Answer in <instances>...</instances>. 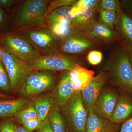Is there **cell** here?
Segmentation results:
<instances>
[{
  "label": "cell",
  "mask_w": 132,
  "mask_h": 132,
  "mask_svg": "<svg viewBox=\"0 0 132 132\" xmlns=\"http://www.w3.org/2000/svg\"><path fill=\"white\" fill-rule=\"evenodd\" d=\"M36 130L38 132H53L48 117L45 120L41 121Z\"/></svg>",
  "instance_id": "obj_34"
},
{
  "label": "cell",
  "mask_w": 132,
  "mask_h": 132,
  "mask_svg": "<svg viewBox=\"0 0 132 132\" xmlns=\"http://www.w3.org/2000/svg\"><path fill=\"white\" fill-rule=\"evenodd\" d=\"M1 59L5 67L11 83L12 90H20L28 76L33 71L28 62L17 58L0 45Z\"/></svg>",
  "instance_id": "obj_5"
},
{
  "label": "cell",
  "mask_w": 132,
  "mask_h": 132,
  "mask_svg": "<svg viewBox=\"0 0 132 132\" xmlns=\"http://www.w3.org/2000/svg\"><path fill=\"white\" fill-rule=\"evenodd\" d=\"M128 54L130 62H131L132 66V51L128 52Z\"/></svg>",
  "instance_id": "obj_39"
},
{
  "label": "cell",
  "mask_w": 132,
  "mask_h": 132,
  "mask_svg": "<svg viewBox=\"0 0 132 132\" xmlns=\"http://www.w3.org/2000/svg\"><path fill=\"white\" fill-rule=\"evenodd\" d=\"M93 44L83 36L80 31L73 28L68 35L61 39L59 52L75 58V55L87 51Z\"/></svg>",
  "instance_id": "obj_9"
},
{
  "label": "cell",
  "mask_w": 132,
  "mask_h": 132,
  "mask_svg": "<svg viewBox=\"0 0 132 132\" xmlns=\"http://www.w3.org/2000/svg\"><path fill=\"white\" fill-rule=\"evenodd\" d=\"M53 132H69L65 119L60 108L54 101L48 116Z\"/></svg>",
  "instance_id": "obj_21"
},
{
  "label": "cell",
  "mask_w": 132,
  "mask_h": 132,
  "mask_svg": "<svg viewBox=\"0 0 132 132\" xmlns=\"http://www.w3.org/2000/svg\"><path fill=\"white\" fill-rule=\"evenodd\" d=\"M76 1L74 0H60V1H52L48 10V14L53 10L61 7L66 6H72ZM47 16V15H46Z\"/></svg>",
  "instance_id": "obj_29"
},
{
  "label": "cell",
  "mask_w": 132,
  "mask_h": 132,
  "mask_svg": "<svg viewBox=\"0 0 132 132\" xmlns=\"http://www.w3.org/2000/svg\"><path fill=\"white\" fill-rule=\"evenodd\" d=\"M17 33L28 41L41 56L59 52L61 39L54 35L47 27L29 29Z\"/></svg>",
  "instance_id": "obj_3"
},
{
  "label": "cell",
  "mask_w": 132,
  "mask_h": 132,
  "mask_svg": "<svg viewBox=\"0 0 132 132\" xmlns=\"http://www.w3.org/2000/svg\"><path fill=\"white\" fill-rule=\"evenodd\" d=\"M98 7L105 10L114 11L117 13L121 9L120 3L119 1L115 0L100 1Z\"/></svg>",
  "instance_id": "obj_26"
},
{
  "label": "cell",
  "mask_w": 132,
  "mask_h": 132,
  "mask_svg": "<svg viewBox=\"0 0 132 132\" xmlns=\"http://www.w3.org/2000/svg\"><path fill=\"white\" fill-rule=\"evenodd\" d=\"M115 26L122 46L127 52L132 51V16L121 9Z\"/></svg>",
  "instance_id": "obj_13"
},
{
  "label": "cell",
  "mask_w": 132,
  "mask_h": 132,
  "mask_svg": "<svg viewBox=\"0 0 132 132\" xmlns=\"http://www.w3.org/2000/svg\"><path fill=\"white\" fill-rule=\"evenodd\" d=\"M76 63H78L76 58L58 52L47 56H41L29 64L34 70L56 72L70 71Z\"/></svg>",
  "instance_id": "obj_8"
},
{
  "label": "cell",
  "mask_w": 132,
  "mask_h": 132,
  "mask_svg": "<svg viewBox=\"0 0 132 132\" xmlns=\"http://www.w3.org/2000/svg\"><path fill=\"white\" fill-rule=\"evenodd\" d=\"M100 1L97 0H79L72 5V7L78 9H87L91 7L98 6Z\"/></svg>",
  "instance_id": "obj_27"
},
{
  "label": "cell",
  "mask_w": 132,
  "mask_h": 132,
  "mask_svg": "<svg viewBox=\"0 0 132 132\" xmlns=\"http://www.w3.org/2000/svg\"><path fill=\"white\" fill-rule=\"evenodd\" d=\"M132 116V97L122 92L109 120L118 125L123 123Z\"/></svg>",
  "instance_id": "obj_14"
},
{
  "label": "cell",
  "mask_w": 132,
  "mask_h": 132,
  "mask_svg": "<svg viewBox=\"0 0 132 132\" xmlns=\"http://www.w3.org/2000/svg\"><path fill=\"white\" fill-rule=\"evenodd\" d=\"M101 22L114 30L118 19V13L114 11L101 9L98 7Z\"/></svg>",
  "instance_id": "obj_24"
},
{
  "label": "cell",
  "mask_w": 132,
  "mask_h": 132,
  "mask_svg": "<svg viewBox=\"0 0 132 132\" xmlns=\"http://www.w3.org/2000/svg\"><path fill=\"white\" fill-rule=\"evenodd\" d=\"M32 100V98L0 100V118L14 116L16 113Z\"/></svg>",
  "instance_id": "obj_19"
},
{
  "label": "cell",
  "mask_w": 132,
  "mask_h": 132,
  "mask_svg": "<svg viewBox=\"0 0 132 132\" xmlns=\"http://www.w3.org/2000/svg\"><path fill=\"white\" fill-rule=\"evenodd\" d=\"M54 72L33 70L27 77L20 90L22 97L32 98L49 90L54 85L56 75Z\"/></svg>",
  "instance_id": "obj_7"
},
{
  "label": "cell",
  "mask_w": 132,
  "mask_h": 132,
  "mask_svg": "<svg viewBox=\"0 0 132 132\" xmlns=\"http://www.w3.org/2000/svg\"><path fill=\"white\" fill-rule=\"evenodd\" d=\"M119 95L110 88L103 87L95 101L94 112L108 119H110L116 104Z\"/></svg>",
  "instance_id": "obj_10"
},
{
  "label": "cell",
  "mask_w": 132,
  "mask_h": 132,
  "mask_svg": "<svg viewBox=\"0 0 132 132\" xmlns=\"http://www.w3.org/2000/svg\"><path fill=\"white\" fill-rule=\"evenodd\" d=\"M69 71H63L52 94L54 101L60 108L64 105L75 92L69 76Z\"/></svg>",
  "instance_id": "obj_17"
},
{
  "label": "cell",
  "mask_w": 132,
  "mask_h": 132,
  "mask_svg": "<svg viewBox=\"0 0 132 132\" xmlns=\"http://www.w3.org/2000/svg\"><path fill=\"white\" fill-rule=\"evenodd\" d=\"M60 109L69 132H85L88 113L82 102L81 92H74Z\"/></svg>",
  "instance_id": "obj_4"
},
{
  "label": "cell",
  "mask_w": 132,
  "mask_h": 132,
  "mask_svg": "<svg viewBox=\"0 0 132 132\" xmlns=\"http://www.w3.org/2000/svg\"><path fill=\"white\" fill-rule=\"evenodd\" d=\"M98 13V6L87 9L73 18V28L80 32L84 31L96 22L95 20Z\"/></svg>",
  "instance_id": "obj_20"
},
{
  "label": "cell",
  "mask_w": 132,
  "mask_h": 132,
  "mask_svg": "<svg viewBox=\"0 0 132 132\" xmlns=\"http://www.w3.org/2000/svg\"><path fill=\"white\" fill-rule=\"evenodd\" d=\"M14 116L17 123L22 125L27 120L37 118L32 100L19 110Z\"/></svg>",
  "instance_id": "obj_23"
},
{
  "label": "cell",
  "mask_w": 132,
  "mask_h": 132,
  "mask_svg": "<svg viewBox=\"0 0 132 132\" xmlns=\"http://www.w3.org/2000/svg\"><path fill=\"white\" fill-rule=\"evenodd\" d=\"M108 78L107 72H101L94 76L87 87L81 92L82 102L88 113L94 112L95 101Z\"/></svg>",
  "instance_id": "obj_11"
},
{
  "label": "cell",
  "mask_w": 132,
  "mask_h": 132,
  "mask_svg": "<svg viewBox=\"0 0 132 132\" xmlns=\"http://www.w3.org/2000/svg\"><path fill=\"white\" fill-rule=\"evenodd\" d=\"M119 125L98 115L94 112L88 113L85 132H118Z\"/></svg>",
  "instance_id": "obj_16"
},
{
  "label": "cell",
  "mask_w": 132,
  "mask_h": 132,
  "mask_svg": "<svg viewBox=\"0 0 132 132\" xmlns=\"http://www.w3.org/2000/svg\"><path fill=\"white\" fill-rule=\"evenodd\" d=\"M19 1L20 0H0V7L2 8L8 14Z\"/></svg>",
  "instance_id": "obj_31"
},
{
  "label": "cell",
  "mask_w": 132,
  "mask_h": 132,
  "mask_svg": "<svg viewBox=\"0 0 132 132\" xmlns=\"http://www.w3.org/2000/svg\"><path fill=\"white\" fill-rule=\"evenodd\" d=\"M37 117L41 121L45 120L54 101L53 95L39 96L32 100Z\"/></svg>",
  "instance_id": "obj_22"
},
{
  "label": "cell",
  "mask_w": 132,
  "mask_h": 132,
  "mask_svg": "<svg viewBox=\"0 0 132 132\" xmlns=\"http://www.w3.org/2000/svg\"><path fill=\"white\" fill-rule=\"evenodd\" d=\"M69 76L75 92H81L90 84L94 76L95 72L78 63L69 71Z\"/></svg>",
  "instance_id": "obj_15"
},
{
  "label": "cell",
  "mask_w": 132,
  "mask_h": 132,
  "mask_svg": "<svg viewBox=\"0 0 132 132\" xmlns=\"http://www.w3.org/2000/svg\"><path fill=\"white\" fill-rule=\"evenodd\" d=\"M11 97L10 96H9L5 94L2 93L0 92V98L4 99H9Z\"/></svg>",
  "instance_id": "obj_38"
},
{
  "label": "cell",
  "mask_w": 132,
  "mask_h": 132,
  "mask_svg": "<svg viewBox=\"0 0 132 132\" xmlns=\"http://www.w3.org/2000/svg\"><path fill=\"white\" fill-rule=\"evenodd\" d=\"M122 5L125 9L130 13L131 14L130 15L132 16V0L123 1Z\"/></svg>",
  "instance_id": "obj_36"
},
{
  "label": "cell",
  "mask_w": 132,
  "mask_h": 132,
  "mask_svg": "<svg viewBox=\"0 0 132 132\" xmlns=\"http://www.w3.org/2000/svg\"><path fill=\"white\" fill-rule=\"evenodd\" d=\"M103 58V54L100 51L92 50L88 54V61L91 65H97L101 62Z\"/></svg>",
  "instance_id": "obj_28"
},
{
  "label": "cell",
  "mask_w": 132,
  "mask_h": 132,
  "mask_svg": "<svg viewBox=\"0 0 132 132\" xmlns=\"http://www.w3.org/2000/svg\"><path fill=\"white\" fill-rule=\"evenodd\" d=\"M112 82L122 90L132 97V66L128 52L123 46L117 50L109 64Z\"/></svg>",
  "instance_id": "obj_2"
},
{
  "label": "cell",
  "mask_w": 132,
  "mask_h": 132,
  "mask_svg": "<svg viewBox=\"0 0 132 132\" xmlns=\"http://www.w3.org/2000/svg\"><path fill=\"white\" fill-rule=\"evenodd\" d=\"M0 45L18 59L28 63L41 57L30 43L16 32L6 31L0 33Z\"/></svg>",
  "instance_id": "obj_6"
},
{
  "label": "cell",
  "mask_w": 132,
  "mask_h": 132,
  "mask_svg": "<svg viewBox=\"0 0 132 132\" xmlns=\"http://www.w3.org/2000/svg\"><path fill=\"white\" fill-rule=\"evenodd\" d=\"M14 126L12 120L4 121L0 123V132H15Z\"/></svg>",
  "instance_id": "obj_32"
},
{
  "label": "cell",
  "mask_w": 132,
  "mask_h": 132,
  "mask_svg": "<svg viewBox=\"0 0 132 132\" xmlns=\"http://www.w3.org/2000/svg\"><path fill=\"white\" fill-rule=\"evenodd\" d=\"M14 131L15 132H33L27 130L23 126L15 125Z\"/></svg>",
  "instance_id": "obj_37"
},
{
  "label": "cell",
  "mask_w": 132,
  "mask_h": 132,
  "mask_svg": "<svg viewBox=\"0 0 132 132\" xmlns=\"http://www.w3.org/2000/svg\"><path fill=\"white\" fill-rule=\"evenodd\" d=\"M52 1L20 0L7 14L6 30L18 32L47 27L46 17Z\"/></svg>",
  "instance_id": "obj_1"
},
{
  "label": "cell",
  "mask_w": 132,
  "mask_h": 132,
  "mask_svg": "<svg viewBox=\"0 0 132 132\" xmlns=\"http://www.w3.org/2000/svg\"><path fill=\"white\" fill-rule=\"evenodd\" d=\"M71 6H72L61 7L48 14L46 17L48 27L58 26L73 28L72 26L73 17L70 14Z\"/></svg>",
  "instance_id": "obj_18"
},
{
  "label": "cell",
  "mask_w": 132,
  "mask_h": 132,
  "mask_svg": "<svg viewBox=\"0 0 132 132\" xmlns=\"http://www.w3.org/2000/svg\"><path fill=\"white\" fill-rule=\"evenodd\" d=\"M118 132H132V116L123 123Z\"/></svg>",
  "instance_id": "obj_35"
},
{
  "label": "cell",
  "mask_w": 132,
  "mask_h": 132,
  "mask_svg": "<svg viewBox=\"0 0 132 132\" xmlns=\"http://www.w3.org/2000/svg\"><path fill=\"white\" fill-rule=\"evenodd\" d=\"M80 32L83 36L93 43L104 44L120 39L117 31L100 22H95L88 28Z\"/></svg>",
  "instance_id": "obj_12"
},
{
  "label": "cell",
  "mask_w": 132,
  "mask_h": 132,
  "mask_svg": "<svg viewBox=\"0 0 132 132\" xmlns=\"http://www.w3.org/2000/svg\"><path fill=\"white\" fill-rule=\"evenodd\" d=\"M7 15V13L0 7V33L6 30Z\"/></svg>",
  "instance_id": "obj_33"
},
{
  "label": "cell",
  "mask_w": 132,
  "mask_h": 132,
  "mask_svg": "<svg viewBox=\"0 0 132 132\" xmlns=\"http://www.w3.org/2000/svg\"><path fill=\"white\" fill-rule=\"evenodd\" d=\"M0 90L6 93L12 90L9 77L5 67L0 59Z\"/></svg>",
  "instance_id": "obj_25"
},
{
  "label": "cell",
  "mask_w": 132,
  "mask_h": 132,
  "mask_svg": "<svg viewBox=\"0 0 132 132\" xmlns=\"http://www.w3.org/2000/svg\"><path fill=\"white\" fill-rule=\"evenodd\" d=\"M41 121L37 117L27 121L22 125L27 130L33 132L35 130H37Z\"/></svg>",
  "instance_id": "obj_30"
}]
</instances>
